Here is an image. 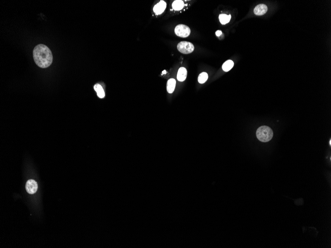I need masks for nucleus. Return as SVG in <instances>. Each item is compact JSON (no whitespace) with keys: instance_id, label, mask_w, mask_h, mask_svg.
<instances>
[{"instance_id":"nucleus-1","label":"nucleus","mask_w":331,"mask_h":248,"mask_svg":"<svg viewBox=\"0 0 331 248\" xmlns=\"http://www.w3.org/2000/svg\"><path fill=\"white\" fill-rule=\"evenodd\" d=\"M33 56L36 64L42 68H48L52 63V53L46 45H37L33 51Z\"/></svg>"},{"instance_id":"nucleus-2","label":"nucleus","mask_w":331,"mask_h":248,"mask_svg":"<svg viewBox=\"0 0 331 248\" xmlns=\"http://www.w3.org/2000/svg\"><path fill=\"white\" fill-rule=\"evenodd\" d=\"M256 136L261 142H268L272 139L273 132L269 127L262 126L257 130Z\"/></svg>"},{"instance_id":"nucleus-3","label":"nucleus","mask_w":331,"mask_h":248,"mask_svg":"<svg viewBox=\"0 0 331 248\" xmlns=\"http://www.w3.org/2000/svg\"><path fill=\"white\" fill-rule=\"evenodd\" d=\"M177 48L181 53L183 54H190L194 50V45L190 42L187 41L180 42L177 44Z\"/></svg>"},{"instance_id":"nucleus-4","label":"nucleus","mask_w":331,"mask_h":248,"mask_svg":"<svg viewBox=\"0 0 331 248\" xmlns=\"http://www.w3.org/2000/svg\"><path fill=\"white\" fill-rule=\"evenodd\" d=\"M175 32L177 36L182 38H186L188 37L190 34V29L187 25L179 24L176 26L175 29Z\"/></svg>"},{"instance_id":"nucleus-5","label":"nucleus","mask_w":331,"mask_h":248,"mask_svg":"<svg viewBox=\"0 0 331 248\" xmlns=\"http://www.w3.org/2000/svg\"><path fill=\"white\" fill-rule=\"evenodd\" d=\"M26 190L30 194H33L37 192L38 185L37 182L32 179H30L27 181L25 185Z\"/></svg>"},{"instance_id":"nucleus-6","label":"nucleus","mask_w":331,"mask_h":248,"mask_svg":"<svg viewBox=\"0 0 331 248\" xmlns=\"http://www.w3.org/2000/svg\"><path fill=\"white\" fill-rule=\"evenodd\" d=\"M167 4L164 1H161L159 3L157 4L154 6L153 11L157 15L161 14L165 11L166 8Z\"/></svg>"},{"instance_id":"nucleus-7","label":"nucleus","mask_w":331,"mask_h":248,"mask_svg":"<svg viewBox=\"0 0 331 248\" xmlns=\"http://www.w3.org/2000/svg\"><path fill=\"white\" fill-rule=\"evenodd\" d=\"M267 10H268V8L267 6L264 4H260L257 5V6H256L255 8H254V14L257 16H262L266 13Z\"/></svg>"},{"instance_id":"nucleus-8","label":"nucleus","mask_w":331,"mask_h":248,"mask_svg":"<svg viewBox=\"0 0 331 248\" xmlns=\"http://www.w3.org/2000/svg\"><path fill=\"white\" fill-rule=\"evenodd\" d=\"M187 76V70L185 68H180L177 74V80L179 81H183L185 80Z\"/></svg>"},{"instance_id":"nucleus-9","label":"nucleus","mask_w":331,"mask_h":248,"mask_svg":"<svg viewBox=\"0 0 331 248\" xmlns=\"http://www.w3.org/2000/svg\"><path fill=\"white\" fill-rule=\"evenodd\" d=\"M176 81L175 79H169L167 82V89L168 93H172L174 91L176 87Z\"/></svg>"},{"instance_id":"nucleus-10","label":"nucleus","mask_w":331,"mask_h":248,"mask_svg":"<svg viewBox=\"0 0 331 248\" xmlns=\"http://www.w3.org/2000/svg\"><path fill=\"white\" fill-rule=\"evenodd\" d=\"M94 90L97 92V96L100 98H103L105 97V92L104 91L103 88L100 84H96L94 86Z\"/></svg>"},{"instance_id":"nucleus-11","label":"nucleus","mask_w":331,"mask_h":248,"mask_svg":"<svg viewBox=\"0 0 331 248\" xmlns=\"http://www.w3.org/2000/svg\"><path fill=\"white\" fill-rule=\"evenodd\" d=\"M234 65V63L233 61L231 60H227L222 65V69L224 71L227 72V71H229L231 70V68H233Z\"/></svg>"},{"instance_id":"nucleus-12","label":"nucleus","mask_w":331,"mask_h":248,"mask_svg":"<svg viewBox=\"0 0 331 248\" xmlns=\"http://www.w3.org/2000/svg\"><path fill=\"white\" fill-rule=\"evenodd\" d=\"M172 8L176 11H180L184 6V3L182 1L177 0L175 1L172 4Z\"/></svg>"},{"instance_id":"nucleus-13","label":"nucleus","mask_w":331,"mask_h":248,"mask_svg":"<svg viewBox=\"0 0 331 248\" xmlns=\"http://www.w3.org/2000/svg\"><path fill=\"white\" fill-rule=\"evenodd\" d=\"M231 19V16L225 14H221L219 16V20L222 24H226L229 23Z\"/></svg>"},{"instance_id":"nucleus-14","label":"nucleus","mask_w":331,"mask_h":248,"mask_svg":"<svg viewBox=\"0 0 331 248\" xmlns=\"http://www.w3.org/2000/svg\"><path fill=\"white\" fill-rule=\"evenodd\" d=\"M208 78V74L206 73H200L198 78V81L199 83L201 84H203L206 81Z\"/></svg>"},{"instance_id":"nucleus-15","label":"nucleus","mask_w":331,"mask_h":248,"mask_svg":"<svg viewBox=\"0 0 331 248\" xmlns=\"http://www.w3.org/2000/svg\"><path fill=\"white\" fill-rule=\"evenodd\" d=\"M222 32L220 31V30H218V31H216V35L217 36H220L221 35H222Z\"/></svg>"},{"instance_id":"nucleus-16","label":"nucleus","mask_w":331,"mask_h":248,"mask_svg":"<svg viewBox=\"0 0 331 248\" xmlns=\"http://www.w3.org/2000/svg\"><path fill=\"white\" fill-rule=\"evenodd\" d=\"M162 73H163V74H165V73H166V70H164Z\"/></svg>"},{"instance_id":"nucleus-17","label":"nucleus","mask_w":331,"mask_h":248,"mask_svg":"<svg viewBox=\"0 0 331 248\" xmlns=\"http://www.w3.org/2000/svg\"><path fill=\"white\" fill-rule=\"evenodd\" d=\"M330 144L331 145V140L330 141Z\"/></svg>"}]
</instances>
